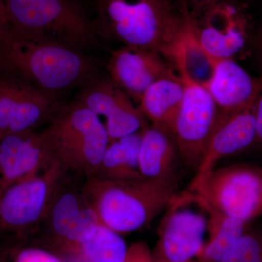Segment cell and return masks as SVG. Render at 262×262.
Returning a JSON list of instances; mask_svg holds the SVG:
<instances>
[{
  "label": "cell",
  "mask_w": 262,
  "mask_h": 262,
  "mask_svg": "<svg viewBox=\"0 0 262 262\" xmlns=\"http://www.w3.org/2000/svg\"><path fill=\"white\" fill-rule=\"evenodd\" d=\"M100 75L97 62L50 39L30 37L9 24L0 29V77L61 99Z\"/></svg>",
  "instance_id": "1"
},
{
  "label": "cell",
  "mask_w": 262,
  "mask_h": 262,
  "mask_svg": "<svg viewBox=\"0 0 262 262\" xmlns=\"http://www.w3.org/2000/svg\"><path fill=\"white\" fill-rule=\"evenodd\" d=\"M184 10L172 0H96V37L173 58L184 28Z\"/></svg>",
  "instance_id": "2"
},
{
  "label": "cell",
  "mask_w": 262,
  "mask_h": 262,
  "mask_svg": "<svg viewBox=\"0 0 262 262\" xmlns=\"http://www.w3.org/2000/svg\"><path fill=\"white\" fill-rule=\"evenodd\" d=\"M179 182L154 179L115 181L84 179L83 190L101 225L117 233L134 232L149 225L170 208L179 195Z\"/></svg>",
  "instance_id": "3"
},
{
  "label": "cell",
  "mask_w": 262,
  "mask_h": 262,
  "mask_svg": "<svg viewBox=\"0 0 262 262\" xmlns=\"http://www.w3.org/2000/svg\"><path fill=\"white\" fill-rule=\"evenodd\" d=\"M39 134L50 163L84 179L97 173L110 142L101 120L76 98L62 103Z\"/></svg>",
  "instance_id": "4"
},
{
  "label": "cell",
  "mask_w": 262,
  "mask_h": 262,
  "mask_svg": "<svg viewBox=\"0 0 262 262\" xmlns=\"http://www.w3.org/2000/svg\"><path fill=\"white\" fill-rule=\"evenodd\" d=\"M8 24L25 35L44 38L81 52L96 35L77 0H3Z\"/></svg>",
  "instance_id": "5"
},
{
  "label": "cell",
  "mask_w": 262,
  "mask_h": 262,
  "mask_svg": "<svg viewBox=\"0 0 262 262\" xmlns=\"http://www.w3.org/2000/svg\"><path fill=\"white\" fill-rule=\"evenodd\" d=\"M195 201L228 216L248 222L262 215V168L234 164L213 169L190 184Z\"/></svg>",
  "instance_id": "6"
},
{
  "label": "cell",
  "mask_w": 262,
  "mask_h": 262,
  "mask_svg": "<svg viewBox=\"0 0 262 262\" xmlns=\"http://www.w3.org/2000/svg\"><path fill=\"white\" fill-rule=\"evenodd\" d=\"M70 174L57 189L37 233H42L62 253L77 256L81 246L92 237L101 222L84 194L83 183L79 186Z\"/></svg>",
  "instance_id": "7"
},
{
  "label": "cell",
  "mask_w": 262,
  "mask_h": 262,
  "mask_svg": "<svg viewBox=\"0 0 262 262\" xmlns=\"http://www.w3.org/2000/svg\"><path fill=\"white\" fill-rule=\"evenodd\" d=\"M69 173L52 163L40 173L0 193V223L20 241L37 233L62 181Z\"/></svg>",
  "instance_id": "8"
},
{
  "label": "cell",
  "mask_w": 262,
  "mask_h": 262,
  "mask_svg": "<svg viewBox=\"0 0 262 262\" xmlns=\"http://www.w3.org/2000/svg\"><path fill=\"white\" fill-rule=\"evenodd\" d=\"M188 12L194 36L212 58L236 61L246 56L251 46V26L234 0Z\"/></svg>",
  "instance_id": "9"
},
{
  "label": "cell",
  "mask_w": 262,
  "mask_h": 262,
  "mask_svg": "<svg viewBox=\"0 0 262 262\" xmlns=\"http://www.w3.org/2000/svg\"><path fill=\"white\" fill-rule=\"evenodd\" d=\"M177 69L184 93L173 136L183 161L187 166L198 169L220 110L206 88L191 80L181 69Z\"/></svg>",
  "instance_id": "10"
},
{
  "label": "cell",
  "mask_w": 262,
  "mask_h": 262,
  "mask_svg": "<svg viewBox=\"0 0 262 262\" xmlns=\"http://www.w3.org/2000/svg\"><path fill=\"white\" fill-rule=\"evenodd\" d=\"M76 99L84 103L103 122L110 141L149 127L147 119L130 96L110 77L98 75L80 88Z\"/></svg>",
  "instance_id": "11"
},
{
  "label": "cell",
  "mask_w": 262,
  "mask_h": 262,
  "mask_svg": "<svg viewBox=\"0 0 262 262\" xmlns=\"http://www.w3.org/2000/svg\"><path fill=\"white\" fill-rule=\"evenodd\" d=\"M61 103L38 90L0 77V139L47 124Z\"/></svg>",
  "instance_id": "12"
},
{
  "label": "cell",
  "mask_w": 262,
  "mask_h": 262,
  "mask_svg": "<svg viewBox=\"0 0 262 262\" xmlns=\"http://www.w3.org/2000/svg\"><path fill=\"white\" fill-rule=\"evenodd\" d=\"M157 52L124 46L112 53L107 64L110 79L126 93L131 99L140 103L150 86L165 77L175 75L173 69Z\"/></svg>",
  "instance_id": "13"
},
{
  "label": "cell",
  "mask_w": 262,
  "mask_h": 262,
  "mask_svg": "<svg viewBox=\"0 0 262 262\" xmlns=\"http://www.w3.org/2000/svg\"><path fill=\"white\" fill-rule=\"evenodd\" d=\"M255 105L256 103L237 111H220L206 151L191 184H195L213 170L219 160L256 144Z\"/></svg>",
  "instance_id": "14"
},
{
  "label": "cell",
  "mask_w": 262,
  "mask_h": 262,
  "mask_svg": "<svg viewBox=\"0 0 262 262\" xmlns=\"http://www.w3.org/2000/svg\"><path fill=\"white\" fill-rule=\"evenodd\" d=\"M39 133L27 130L0 139V193L51 165Z\"/></svg>",
  "instance_id": "15"
},
{
  "label": "cell",
  "mask_w": 262,
  "mask_h": 262,
  "mask_svg": "<svg viewBox=\"0 0 262 262\" xmlns=\"http://www.w3.org/2000/svg\"><path fill=\"white\" fill-rule=\"evenodd\" d=\"M188 193L174 203L160 226V249L167 262H188L203 247L207 222L203 215L179 210Z\"/></svg>",
  "instance_id": "16"
},
{
  "label": "cell",
  "mask_w": 262,
  "mask_h": 262,
  "mask_svg": "<svg viewBox=\"0 0 262 262\" xmlns=\"http://www.w3.org/2000/svg\"><path fill=\"white\" fill-rule=\"evenodd\" d=\"M206 89L220 111H237L256 103L262 78L253 77L233 60H220Z\"/></svg>",
  "instance_id": "17"
},
{
  "label": "cell",
  "mask_w": 262,
  "mask_h": 262,
  "mask_svg": "<svg viewBox=\"0 0 262 262\" xmlns=\"http://www.w3.org/2000/svg\"><path fill=\"white\" fill-rule=\"evenodd\" d=\"M171 133L151 125L143 132L139 155V171L146 179L179 182V150Z\"/></svg>",
  "instance_id": "18"
},
{
  "label": "cell",
  "mask_w": 262,
  "mask_h": 262,
  "mask_svg": "<svg viewBox=\"0 0 262 262\" xmlns=\"http://www.w3.org/2000/svg\"><path fill=\"white\" fill-rule=\"evenodd\" d=\"M184 93L182 79L175 74L150 86L141 98L139 108L151 125L173 135Z\"/></svg>",
  "instance_id": "19"
},
{
  "label": "cell",
  "mask_w": 262,
  "mask_h": 262,
  "mask_svg": "<svg viewBox=\"0 0 262 262\" xmlns=\"http://www.w3.org/2000/svg\"><path fill=\"white\" fill-rule=\"evenodd\" d=\"M144 130L110 141L94 177L115 181L141 180L139 155Z\"/></svg>",
  "instance_id": "20"
},
{
  "label": "cell",
  "mask_w": 262,
  "mask_h": 262,
  "mask_svg": "<svg viewBox=\"0 0 262 262\" xmlns=\"http://www.w3.org/2000/svg\"><path fill=\"white\" fill-rule=\"evenodd\" d=\"M182 7L185 17L184 28L172 59L176 67L184 71L191 80L206 88L214 75L217 61L198 42L192 31L187 8L184 3Z\"/></svg>",
  "instance_id": "21"
},
{
  "label": "cell",
  "mask_w": 262,
  "mask_h": 262,
  "mask_svg": "<svg viewBox=\"0 0 262 262\" xmlns=\"http://www.w3.org/2000/svg\"><path fill=\"white\" fill-rule=\"evenodd\" d=\"M201 206L211 214L210 227L213 235L205 250V259L209 262H221L246 232L248 223L223 214L209 207Z\"/></svg>",
  "instance_id": "22"
},
{
  "label": "cell",
  "mask_w": 262,
  "mask_h": 262,
  "mask_svg": "<svg viewBox=\"0 0 262 262\" xmlns=\"http://www.w3.org/2000/svg\"><path fill=\"white\" fill-rule=\"evenodd\" d=\"M127 251L120 234L101 224L81 246L77 257L82 262H125Z\"/></svg>",
  "instance_id": "23"
},
{
  "label": "cell",
  "mask_w": 262,
  "mask_h": 262,
  "mask_svg": "<svg viewBox=\"0 0 262 262\" xmlns=\"http://www.w3.org/2000/svg\"><path fill=\"white\" fill-rule=\"evenodd\" d=\"M221 262H262V227L245 232Z\"/></svg>",
  "instance_id": "24"
},
{
  "label": "cell",
  "mask_w": 262,
  "mask_h": 262,
  "mask_svg": "<svg viewBox=\"0 0 262 262\" xmlns=\"http://www.w3.org/2000/svg\"><path fill=\"white\" fill-rule=\"evenodd\" d=\"M20 241L14 246H7L4 262H63L52 251Z\"/></svg>",
  "instance_id": "25"
},
{
  "label": "cell",
  "mask_w": 262,
  "mask_h": 262,
  "mask_svg": "<svg viewBox=\"0 0 262 262\" xmlns=\"http://www.w3.org/2000/svg\"><path fill=\"white\" fill-rule=\"evenodd\" d=\"M125 262H152L147 250L142 245H136L127 251Z\"/></svg>",
  "instance_id": "26"
},
{
  "label": "cell",
  "mask_w": 262,
  "mask_h": 262,
  "mask_svg": "<svg viewBox=\"0 0 262 262\" xmlns=\"http://www.w3.org/2000/svg\"><path fill=\"white\" fill-rule=\"evenodd\" d=\"M255 116H256V144L262 147V91L258 96L255 105Z\"/></svg>",
  "instance_id": "27"
},
{
  "label": "cell",
  "mask_w": 262,
  "mask_h": 262,
  "mask_svg": "<svg viewBox=\"0 0 262 262\" xmlns=\"http://www.w3.org/2000/svg\"><path fill=\"white\" fill-rule=\"evenodd\" d=\"M222 0H183V3L191 12L196 11Z\"/></svg>",
  "instance_id": "28"
},
{
  "label": "cell",
  "mask_w": 262,
  "mask_h": 262,
  "mask_svg": "<svg viewBox=\"0 0 262 262\" xmlns=\"http://www.w3.org/2000/svg\"><path fill=\"white\" fill-rule=\"evenodd\" d=\"M8 24L4 1L0 0V29Z\"/></svg>",
  "instance_id": "29"
},
{
  "label": "cell",
  "mask_w": 262,
  "mask_h": 262,
  "mask_svg": "<svg viewBox=\"0 0 262 262\" xmlns=\"http://www.w3.org/2000/svg\"><path fill=\"white\" fill-rule=\"evenodd\" d=\"M256 48H257L258 58H259L262 67V28L258 32L257 37H256Z\"/></svg>",
  "instance_id": "30"
},
{
  "label": "cell",
  "mask_w": 262,
  "mask_h": 262,
  "mask_svg": "<svg viewBox=\"0 0 262 262\" xmlns=\"http://www.w3.org/2000/svg\"><path fill=\"white\" fill-rule=\"evenodd\" d=\"M7 246H0V262H4Z\"/></svg>",
  "instance_id": "31"
},
{
  "label": "cell",
  "mask_w": 262,
  "mask_h": 262,
  "mask_svg": "<svg viewBox=\"0 0 262 262\" xmlns=\"http://www.w3.org/2000/svg\"><path fill=\"white\" fill-rule=\"evenodd\" d=\"M3 233H5L4 230H3V227H2L1 223H0V236Z\"/></svg>",
  "instance_id": "32"
}]
</instances>
